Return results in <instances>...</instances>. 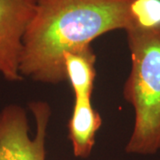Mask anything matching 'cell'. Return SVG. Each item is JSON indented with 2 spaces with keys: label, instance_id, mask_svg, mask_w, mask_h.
Masks as SVG:
<instances>
[{
  "label": "cell",
  "instance_id": "obj_6",
  "mask_svg": "<svg viewBox=\"0 0 160 160\" xmlns=\"http://www.w3.org/2000/svg\"><path fill=\"white\" fill-rule=\"evenodd\" d=\"M95 62L91 46L63 54L66 80L70 83L75 99H91L96 78Z\"/></svg>",
  "mask_w": 160,
  "mask_h": 160
},
{
  "label": "cell",
  "instance_id": "obj_3",
  "mask_svg": "<svg viewBox=\"0 0 160 160\" xmlns=\"http://www.w3.org/2000/svg\"><path fill=\"white\" fill-rule=\"evenodd\" d=\"M29 108L36 121L30 138L25 110L9 105L0 112V160H46V139L51 109L45 102H33Z\"/></svg>",
  "mask_w": 160,
  "mask_h": 160
},
{
  "label": "cell",
  "instance_id": "obj_2",
  "mask_svg": "<svg viewBox=\"0 0 160 160\" xmlns=\"http://www.w3.org/2000/svg\"><path fill=\"white\" fill-rule=\"evenodd\" d=\"M126 32L131 69L123 94L134 110L126 152L153 155L160 150V26Z\"/></svg>",
  "mask_w": 160,
  "mask_h": 160
},
{
  "label": "cell",
  "instance_id": "obj_5",
  "mask_svg": "<svg viewBox=\"0 0 160 160\" xmlns=\"http://www.w3.org/2000/svg\"><path fill=\"white\" fill-rule=\"evenodd\" d=\"M102 119L93 109L90 98L74 99L72 114L69 118V139L77 158H86L95 143V136Z\"/></svg>",
  "mask_w": 160,
  "mask_h": 160
},
{
  "label": "cell",
  "instance_id": "obj_1",
  "mask_svg": "<svg viewBox=\"0 0 160 160\" xmlns=\"http://www.w3.org/2000/svg\"><path fill=\"white\" fill-rule=\"evenodd\" d=\"M132 0H38L23 38L20 72L33 80H66L63 54L109 31L133 26Z\"/></svg>",
  "mask_w": 160,
  "mask_h": 160
},
{
  "label": "cell",
  "instance_id": "obj_7",
  "mask_svg": "<svg viewBox=\"0 0 160 160\" xmlns=\"http://www.w3.org/2000/svg\"><path fill=\"white\" fill-rule=\"evenodd\" d=\"M132 28L151 29L160 26V0H132Z\"/></svg>",
  "mask_w": 160,
  "mask_h": 160
},
{
  "label": "cell",
  "instance_id": "obj_4",
  "mask_svg": "<svg viewBox=\"0 0 160 160\" xmlns=\"http://www.w3.org/2000/svg\"><path fill=\"white\" fill-rule=\"evenodd\" d=\"M38 0H0V74L8 81L20 72L23 38L34 17Z\"/></svg>",
  "mask_w": 160,
  "mask_h": 160
}]
</instances>
